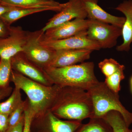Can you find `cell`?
Listing matches in <instances>:
<instances>
[{"label":"cell","instance_id":"6da1fadb","mask_svg":"<svg viewBox=\"0 0 132 132\" xmlns=\"http://www.w3.org/2000/svg\"><path fill=\"white\" fill-rule=\"evenodd\" d=\"M49 110L58 118L67 120L82 121L94 115L89 94L75 87H60Z\"/></svg>","mask_w":132,"mask_h":132},{"label":"cell","instance_id":"7a4b0ae2","mask_svg":"<svg viewBox=\"0 0 132 132\" xmlns=\"http://www.w3.org/2000/svg\"><path fill=\"white\" fill-rule=\"evenodd\" d=\"M94 66L93 62H88L44 69L53 85L61 87H75L87 91L99 82L95 74Z\"/></svg>","mask_w":132,"mask_h":132},{"label":"cell","instance_id":"3957f363","mask_svg":"<svg viewBox=\"0 0 132 132\" xmlns=\"http://www.w3.org/2000/svg\"><path fill=\"white\" fill-rule=\"evenodd\" d=\"M10 81L25 92L35 115L49 110L60 87L55 85L45 86L13 70Z\"/></svg>","mask_w":132,"mask_h":132},{"label":"cell","instance_id":"277c9868","mask_svg":"<svg viewBox=\"0 0 132 132\" xmlns=\"http://www.w3.org/2000/svg\"><path fill=\"white\" fill-rule=\"evenodd\" d=\"M87 92L93 103V118H102L109 112L116 111L123 116L128 127L132 124V113L128 111L120 101L118 93H114L104 82H99Z\"/></svg>","mask_w":132,"mask_h":132},{"label":"cell","instance_id":"5b68a950","mask_svg":"<svg viewBox=\"0 0 132 132\" xmlns=\"http://www.w3.org/2000/svg\"><path fill=\"white\" fill-rule=\"evenodd\" d=\"M82 124L81 121L62 120L48 110L34 116L31 132H75Z\"/></svg>","mask_w":132,"mask_h":132},{"label":"cell","instance_id":"8992f818","mask_svg":"<svg viewBox=\"0 0 132 132\" xmlns=\"http://www.w3.org/2000/svg\"><path fill=\"white\" fill-rule=\"evenodd\" d=\"M44 32L41 30L27 32V40L23 52L29 60L43 69L51 66L55 50L43 45L40 40Z\"/></svg>","mask_w":132,"mask_h":132},{"label":"cell","instance_id":"52a82bcc","mask_svg":"<svg viewBox=\"0 0 132 132\" xmlns=\"http://www.w3.org/2000/svg\"><path fill=\"white\" fill-rule=\"evenodd\" d=\"M89 20L86 32L88 39L98 43L101 48L115 46L118 38L122 34L121 28L95 20Z\"/></svg>","mask_w":132,"mask_h":132},{"label":"cell","instance_id":"ba28073f","mask_svg":"<svg viewBox=\"0 0 132 132\" xmlns=\"http://www.w3.org/2000/svg\"><path fill=\"white\" fill-rule=\"evenodd\" d=\"M10 62L13 71L45 86L54 85L44 69L29 60L23 52L12 57Z\"/></svg>","mask_w":132,"mask_h":132},{"label":"cell","instance_id":"9c48e42d","mask_svg":"<svg viewBox=\"0 0 132 132\" xmlns=\"http://www.w3.org/2000/svg\"><path fill=\"white\" fill-rule=\"evenodd\" d=\"M86 32L70 38L58 40H47L43 39V35L40 42L43 45L53 50L87 49L94 51L101 49L98 43L88 39Z\"/></svg>","mask_w":132,"mask_h":132},{"label":"cell","instance_id":"30bf717a","mask_svg":"<svg viewBox=\"0 0 132 132\" xmlns=\"http://www.w3.org/2000/svg\"><path fill=\"white\" fill-rule=\"evenodd\" d=\"M27 32L21 27H11L9 35L0 39V58L10 60L20 52H23L27 40Z\"/></svg>","mask_w":132,"mask_h":132},{"label":"cell","instance_id":"8fae6325","mask_svg":"<svg viewBox=\"0 0 132 132\" xmlns=\"http://www.w3.org/2000/svg\"><path fill=\"white\" fill-rule=\"evenodd\" d=\"M89 21V19H73L48 29L43 34V38L49 40H58L70 38L86 32Z\"/></svg>","mask_w":132,"mask_h":132},{"label":"cell","instance_id":"7c38bea8","mask_svg":"<svg viewBox=\"0 0 132 132\" xmlns=\"http://www.w3.org/2000/svg\"><path fill=\"white\" fill-rule=\"evenodd\" d=\"M87 13L81 0H69L66 6L50 19L41 29L43 32L75 19H86Z\"/></svg>","mask_w":132,"mask_h":132},{"label":"cell","instance_id":"4fadbf2b","mask_svg":"<svg viewBox=\"0 0 132 132\" xmlns=\"http://www.w3.org/2000/svg\"><path fill=\"white\" fill-rule=\"evenodd\" d=\"M55 53L51 67L60 68L76 65L90 59L93 50L87 49L60 50Z\"/></svg>","mask_w":132,"mask_h":132},{"label":"cell","instance_id":"5bb4252c","mask_svg":"<svg viewBox=\"0 0 132 132\" xmlns=\"http://www.w3.org/2000/svg\"><path fill=\"white\" fill-rule=\"evenodd\" d=\"M90 20H95L112 24L122 28L125 17L114 16L106 12L98 5V0H81Z\"/></svg>","mask_w":132,"mask_h":132},{"label":"cell","instance_id":"9a60e30c","mask_svg":"<svg viewBox=\"0 0 132 132\" xmlns=\"http://www.w3.org/2000/svg\"><path fill=\"white\" fill-rule=\"evenodd\" d=\"M115 9L125 15V21L121 28L123 42L116 47L119 52H128L132 46V0H126Z\"/></svg>","mask_w":132,"mask_h":132},{"label":"cell","instance_id":"2e32d148","mask_svg":"<svg viewBox=\"0 0 132 132\" xmlns=\"http://www.w3.org/2000/svg\"><path fill=\"white\" fill-rule=\"evenodd\" d=\"M0 3L20 8L48 7L59 12L67 5L54 0H0Z\"/></svg>","mask_w":132,"mask_h":132},{"label":"cell","instance_id":"e0dca14e","mask_svg":"<svg viewBox=\"0 0 132 132\" xmlns=\"http://www.w3.org/2000/svg\"><path fill=\"white\" fill-rule=\"evenodd\" d=\"M48 10L54 11L52 9L48 7L18 8L5 13L0 16V19L10 26L13 22L24 16Z\"/></svg>","mask_w":132,"mask_h":132},{"label":"cell","instance_id":"ac0fdd59","mask_svg":"<svg viewBox=\"0 0 132 132\" xmlns=\"http://www.w3.org/2000/svg\"><path fill=\"white\" fill-rule=\"evenodd\" d=\"M86 124H82L75 132H113L109 123L102 118H92Z\"/></svg>","mask_w":132,"mask_h":132},{"label":"cell","instance_id":"d6986e66","mask_svg":"<svg viewBox=\"0 0 132 132\" xmlns=\"http://www.w3.org/2000/svg\"><path fill=\"white\" fill-rule=\"evenodd\" d=\"M20 89L15 86L9 98L2 102H0V113L9 115L21 103L22 100Z\"/></svg>","mask_w":132,"mask_h":132},{"label":"cell","instance_id":"ffe728a7","mask_svg":"<svg viewBox=\"0 0 132 132\" xmlns=\"http://www.w3.org/2000/svg\"><path fill=\"white\" fill-rule=\"evenodd\" d=\"M102 118L111 125L113 132H129V128L127 126L123 116L119 112L110 111Z\"/></svg>","mask_w":132,"mask_h":132},{"label":"cell","instance_id":"44dd1931","mask_svg":"<svg viewBox=\"0 0 132 132\" xmlns=\"http://www.w3.org/2000/svg\"><path fill=\"white\" fill-rule=\"evenodd\" d=\"M12 70L10 59H0V90L10 86Z\"/></svg>","mask_w":132,"mask_h":132},{"label":"cell","instance_id":"7402d4cb","mask_svg":"<svg viewBox=\"0 0 132 132\" xmlns=\"http://www.w3.org/2000/svg\"><path fill=\"white\" fill-rule=\"evenodd\" d=\"M125 67L124 65L113 74L105 79L104 82L107 86L116 93L119 94L121 90V81L125 79Z\"/></svg>","mask_w":132,"mask_h":132},{"label":"cell","instance_id":"603a6c76","mask_svg":"<svg viewBox=\"0 0 132 132\" xmlns=\"http://www.w3.org/2000/svg\"><path fill=\"white\" fill-rule=\"evenodd\" d=\"M123 66L111 58L104 59L98 64L99 68L105 78L113 74Z\"/></svg>","mask_w":132,"mask_h":132},{"label":"cell","instance_id":"cb8c5ba5","mask_svg":"<svg viewBox=\"0 0 132 132\" xmlns=\"http://www.w3.org/2000/svg\"><path fill=\"white\" fill-rule=\"evenodd\" d=\"M26 100L23 101L9 117V127L14 126L24 117Z\"/></svg>","mask_w":132,"mask_h":132},{"label":"cell","instance_id":"d4e9b609","mask_svg":"<svg viewBox=\"0 0 132 132\" xmlns=\"http://www.w3.org/2000/svg\"><path fill=\"white\" fill-rule=\"evenodd\" d=\"M26 104L24 111V125L23 132H31V122L35 115V113L30 105L28 98L26 99Z\"/></svg>","mask_w":132,"mask_h":132},{"label":"cell","instance_id":"484cf974","mask_svg":"<svg viewBox=\"0 0 132 132\" xmlns=\"http://www.w3.org/2000/svg\"><path fill=\"white\" fill-rule=\"evenodd\" d=\"M11 27L0 19V39L6 37L10 33Z\"/></svg>","mask_w":132,"mask_h":132},{"label":"cell","instance_id":"4316f807","mask_svg":"<svg viewBox=\"0 0 132 132\" xmlns=\"http://www.w3.org/2000/svg\"><path fill=\"white\" fill-rule=\"evenodd\" d=\"M8 114L0 113V132H4L9 128Z\"/></svg>","mask_w":132,"mask_h":132},{"label":"cell","instance_id":"83f0119b","mask_svg":"<svg viewBox=\"0 0 132 132\" xmlns=\"http://www.w3.org/2000/svg\"><path fill=\"white\" fill-rule=\"evenodd\" d=\"M24 121V117L17 125L14 126L9 127L7 130L4 132H23Z\"/></svg>","mask_w":132,"mask_h":132},{"label":"cell","instance_id":"f1b7e54d","mask_svg":"<svg viewBox=\"0 0 132 132\" xmlns=\"http://www.w3.org/2000/svg\"><path fill=\"white\" fill-rule=\"evenodd\" d=\"M13 88L10 86L8 87L5 89L0 90V102L6 97H9L12 93Z\"/></svg>","mask_w":132,"mask_h":132},{"label":"cell","instance_id":"f546056e","mask_svg":"<svg viewBox=\"0 0 132 132\" xmlns=\"http://www.w3.org/2000/svg\"><path fill=\"white\" fill-rule=\"evenodd\" d=\"M20 7L11 6L5 4L0 3V16L10 10Z\"/></svg>","mask_w":132,"mask_h":132},{"label":"cell","instance_id":"4dcf8cb0","mask_svg":"<svg viewBox=\"0 0 132 132\" xmlns=\"http://www.w3.org/2000/svg\"><path fill=\"white\" fill-rule=\"evenodd\" d=\"M130 88H131V92L132 93V76L130 78Z\"/></svg>","mask_w":132,"mask_h":132},{"label":"cell","instance_id":"1f68e13d","mask_svg":"<svg viewBox=\"0 0 132 132\" xmlns=\"http://www.w3.org/2000/svg\"><path fill=\"white\" fill-rule=\"evenodd\" d=\"M129 132H132V129H129Z\"/></svg>","mask_w":132,"mask_h":132}]
</instances>
